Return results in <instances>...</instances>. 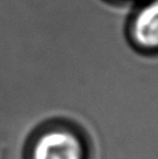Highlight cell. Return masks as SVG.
I'll return each mask as SVG.
<instances>
[{
	"instance_id": "6da1fadb",
	"label": "cell",
	"mask_w": 158,
	"mask_h": 159,
	"mask_svg": "<svg viewBox=\"0 0 158 159\" xmlns=\"http://www.w3.org/2000/svg\"><path fill=\"white\" fill-rule=\"evenodd\" d=\"M34 159H83V145L78 138L67 131L44 134L34 150Z\"/></svg>"
},
{
	"instance_id": "7a4b0ae2",
	"label": "cell",
	"mask_w": 158,
	"mask_h": 159,
	"mask_svg": "<svg viewBox=\"0 0 158 159\" xmlns=\"http://www.w3.org/2000/svg\"><path fill=\"white\" fill-rule=\"evenodd\" d=\"M132 41L142 49H158V0H152L138 11L132 23Z\"/></svg>"
}]
</instances>
